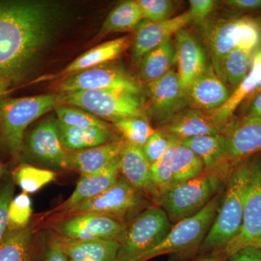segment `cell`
Masks as SVG:
<instances>
[{"label": "cell", "instance_id": "83f0119b", "mask_svg": "<svg viewBox=\"0 0 261 261\" xmlns=\"http://www.w3.org/2000/svg\"><path fill=\"white\" fill-rule=\"evenodd\" d=\"M143 19V13L138 2L133 0L121 2L108 15L98 37H104L111 33L135 31Z\"/></svg>", "mask_w": 261, "mask_h": 261}, {"label": "cell", "instance_id": "8d00e7d4", "mask_svg": "<svg viewBox=\"0 0 261 261\" xmlns=\"http://www.w3.org/2000/svg\"><path fill=\"white\" fill-rule=\"evenodd\" d=\"M32 215V200L28 194L23 192L13 197L9 207L8 231L27 227Z\"/></svg>", "mask_w": 261, "mask_h": 261}, {"label": "cell", "instance_id": "d6986e66", "mask_svg": "<svg viewBox=\"0 0 261 261\" xmlns=\"http://www.w3.org/2000/svg\"><path fill=\"white\" fill-rule=\"evenodd\" d=\"M120 173L119 154L100 172L82 176L71 195L53 212L64 214L79 204L94 198L113 187L120 178Z\"/></svg>", "mask_w": 261, "mask_h": 261}, {"label": "cell", "instance_id": "e575fe53", "mask_svg": "<svg viewBox=\"0 0 261 261\" xmlns=\"http://www.w3.org/2000/svg\"><path fill=\"white\" fill-rule=\"evenodd\" d=\"M114 126L126 139L128 143L140 147L145 145L156 132L142 116L121 120L114 123Z\"/></svg>", "mask_w": 261, "mask_h": 261}, {"label": "cell", "instance_id": "9c48e42d", "mask_svg": "<svg viewBox=\"0 0 261 261\" xmlns=\"http://www.w3.org/2000/svg\"><path fill=\"white\" fill-rule=\"evenodd\" d=\"M143 200L140 192L128 183L124 178L106 192L93 199L79 204L64 214H99L110 216L123 221L126 216L135 212L142 206Z\"/></svg>", "mask_w": 261, "mask_h": 261}, {"label": "cell", "instance_id": "d6a6232c", "mask_svg": "<svg viewBox=\"0 0 261 261\" xmlns=\"http://www.w3.org/2000/svg\"><path fill=\"white\" fill-rule=\"evenodd\" d=\"M253 53L238 48L228 53L223 64L225 83L227 82L236 88L245 80L251 68Z\"/></svg>", "mask_w": 261, "mask_h": 261}, {"label": "cell", "instance_id": "f35d334b", "mask_svg": "<svg viewBox=\"0 0 261 261\" xmlns=\"http://www.w3.org/2000/svg\"><path fill=\"white\" fill-rule=\"evenodd\" d=\"M13 177L7 176L0 187V245L4 241L9 226V207L14 194Z\"/></svg>", "mask_w": 261, "mask_h": 261}, {"label": "cell", "instance_id": "c3c4849f", "mask_svg": "<svg viewBox=\"0 0 261 261\" xmlns=\"http://www.w3.org/2000/svg\"><path fill=\"white\" fill-rule=\"evenodd\" d=\"M255 22H256L257 27H258L259 30H260V34H261V15L258 17L256 19V20H255Z\"/></svg>", "mask_w": 261, "mask_h": 261}, {"label": "cell", "instance_id": "d4e9b609", "mask_svg": "<svg viewBox=\"0 0 261 261\" xmlns=\"http://www.w3.org/2000/svg\"><path fill=\"white\" fill-rule=\"evenodd\" d=\"M130 42L129 37L124 36L99 44L77 58L61 72V75L63 77L67 76L112 61L126 50L129 47Z\"/></svg>", "mask_w": 261, "mask_h": 261}, {"label": "cell", "instance_id": "52a82bcc", "mask_svg": "<svg viewBox=\"0 0 261 261\" xmlns=\"http://www.w3.org/2000/svg\"><path fill=\"white\" fill-rule=\"evenodd\" d=\"M172 226L162 207L152 206L134 219L121 241L115 261L135 260L159 245Z\"/></svg>", "mask_w": 261, "mask_h": 261}, {"label": "cell", "instance_id": "8992f818", "mask_svg": "<svg viewBox=\"0 0 261 261\" xmlns=\"http://www.w3.org/2000/svg\"><path fill=\"white\" fill-rule=\"evenodd\" d=\"M224 192L221 190L197 214L175 224L159 245L130 261H145L159 255L181 252L200 245L214 222Z\"/></svg>", "mask_w": 261, "mask_h": 261}, {"label": "cell", "instance_id": "277c9868", "mask_svg": "<svg viewBox=\"0 0 261 261\" xmlns=\"http://www.w3.org/2000/svg\"><path fill=\"white\" fill-rule=\"evenodd\" d=\"M65 104L64 93L8 99L0 102V134L10 153L18 157L29 125Z\"/></svg>", "mask_w": 261, "mask_h": 261}, {"label": "cell", "instance_id": "484cf974", "mask_svg": "<svg viewBox=\"0 0 261 261\" xmlns=\"http://www.w3.org/2000/svg\"><path fill=\"white\" fill-rule=\"evenodd\" d=\"M175 63L176 48L171 38L142 57L138 64L141 78L148 83L159 80L172 70Z\"/></svg>", "mask_w": 261, "mask_h": 261}, {"label": "cell", "instance_id": "603a6c76", "mask_svg": "<svg viewBox=\"0 0 261 261\" xmlns=\"http://www.w3.org/2000/svg\"><path fill=\"white\" fill-rule=\"evenodd\" d=\"M125 143L114 141L106 145L69 152L67 168L78 171L82 176L100 172L121 154Z\"/></svg>", "mask_w": 261, "mask_h": 261}, {"label": "cell", "instance_id": "ab89813d", "mask_svg": "<svg viewBox=\"0 0 261 261\" xmlns=\"http://www.w3.org/2000/svg\"><path fill=\"white\" fill-rule=\"evenodd\" d=\"M260 40V30L255 20L249 18H240V37L236 48L254 53Z\"/></svg>", "mask_w": 261, "mask_h": 261}, {"label": "cell", "instance_id": "4316f807", "mask_svg": "<svg viewBox=\"0 0 261 261\" xmlns=\"http://www.w3.org/2000/svg\"><path fill=\"white\" fill-rule=\"evenodd\" d=\"M58 129L62 145L67 151L70 152L91 148L114 142L110 129L68 126L59 121Z\"/></svg>", "mask_w": 261, "mask_h": 261}, {"label": "cell", "instance_id": "30bf717a", "mask_svg": "<svg viewBox=\"0 0 261 261\" xmlns=\"http://www.w3.org/2000/svg\"><path fill=\"white\" fill-rule=\"evenodd\" d=\"M250 246L261 247V155L253 159L241 228L238 235L220 252L223 256L229 257Z\"/></svg>", "mask_w": 261, "mask_h": 261}, {"label": "cell", "instance_id": "6da1fadb", "mask_svg": "<svg viewBox=\"0 0 261 261\" xmlns=\"http://www.w3.org/2000/svg\"><path fill=\"white\" fill-rule=\"evenodd\" d=\"M55 15L47 2H0V79H21L47 44Z\"/></svg>", "mask_w": 261, "mask_h": 261}, {"label": "cell", "instance_id": "ffe728a7", "mask_svg": "<svg viewBox=\"0 0 261 261\" xmlns=\"http://www.w3.org/2000/svg\"><path fill=\"white\" fill-rule=\"evenodd\" d=\"M120 172L136 190L159 201V192L151 176V164L142 147L126 142L120 154Z\"/></svg>", "mask_w": 261, "mask_h": 261}, {"label": "cell", "instance_id": "9a60e30c", "mask_svg": "<svg viewBox=\"0 0 261 261\" xmlns=\"http://www.w3.org/2000/svg\"><path fill=\"white\" fill-rule=\"evenodd\" d=\"M147 87L154 115L165 123L181 112L188 102L178 73L173 69L159 80L149 82Z\"/></svg>", "mask_w": 261, "mask_h": 261}, {"label": "cell", "instance_id": "7bdbcfd3", "mask_svg": "<svg viewBox=\"0 0 261 261\" xmlns=\"http://www.w3.org/2000/svg\"><path fill=\"white\" fill-rule=\"evenodd\" d=\"M225 5L231 9L242 12H255L261 10V0H226Z\"/></svg>", "mask_w": 261, "mask_h": 261}, {"label": "cell", "instance_id": "ac0fdd59", "mask_svg": "<svg viewBox=\"0 0 261 261\" xmlns=\"http://www.w3.org/2000/svg\"><path fill=\"white\" fill-rule=\"evenodd\" d=\"M186 94L193 108L207 113L221 108L231 95L225 82L216 74L211 64L192 82Z\"/></svg>", "mask_w": 261, "mask_h": 261}, {"label": "cell", "instance_id": "3957f363", "mask_svg": "<svg viewBox=\"0 0 261 261\" xmlns=\"http://www.w3.org/2000/svg\"><path fill=\"white\" fill-rule=\"evenodd\" d=\"M231 173L222 167L205 171L197 177L171 185L161 194L158 202L170 221L176 224L202 210L223 190Z\"/></svg>", "mask_w": 261, "mask_h": 261}, {"label": "cell", "instance_id": "836d02e7", "mask_svg": "<svg viewBox=\"0 0 261 261\" xmlns=\"http://www.w3.org/2000/svg\"><path fill=\"white\" fill-rule=\"evenodd\" d=\"M170 136V135H169ZM181 140L171 136V142L162 157L151 165V176L156 190L161 196L166 189L171 186L172 179L173 161L176 148Z\"/></svg>", "mask_w": 261, "mask_h": 261}, {"label": "cell", "instance_id": "f6af8a7d", "mask_svg": "<svg viewBox=\"0 0 261 261\" xmlns=\"http://www.w3.org/2000/svg\"><path fill=\"white\" fill-rule=\"evenodd\" d=\"M43 261H68L66 255L63 253L57 244L53 242L46 251Z\"/></svg>", "mask_w": 261, "mask_h": 261}, {"label": "cell", "instance_id": "1f68e13d", "mask_svg": "<svg viewBox=\"0 0 261 261\" xmlns=\"http://www.w3.org/2000/svg\"><path fill=\"white\" fill-rule=\"evenodd\" d=\"M13 181L24 193H35L54 181L56 173L50 170L34 167L30 165H21L15 170Z\"/></svg>", "mask_w": 261, "mask_h": 261}, {"label": "cell", "instance_id": "681fc988", "mask_svg": "<svg viewBox=\"0 0 261 261\" xmlns=\"http://www.w3.org/2000/svg\"><path fill=\"white\" fill-rule=\"evenodd\" d=\"M3 173H4V168H3V163L0 161V178L3 176Z\"/></svg>", "mask_w": 261, "mask_h": 261}, {"label": "cell", "instance_id": "4dcf8cb0", "mask_svg": "<svg viewBox=\"0 0 261 261\" xmlns=\"http://www.w3.org/2000/svg\"><path fill=\"white\" fill-rule=\"evenodd\" d=\"M205 171V166L200 158L180 142L173 161L171 186L197 177Z\"/></svg>", "mask_w": 261, "mask_h": 261}, {"label": "cell", "instance_id": "f546056e", "mask_svg": "<svg viewBox=\"0 0 261 261\" xmlns=\"http://www.w3.org/2000/svg\"><path fill=\"white\" fill-rule=\"evenodd\" d=\"M32 228L8 231L0 245V261H31L34 246Z\"/></svg>", "mask_w": 261, "mask_h": 261}, {"label": "cell", "instance_id": "7a4b0ae2", "mask_svg": "<svg viewBox=\"0 0 261 261\" xmlns=\"http://www.w3.org/2000/svg\"><path fill=\"white\" fill-rule=\"evenodd\" d=\"M252 166L253 159L245 160L230 173L214 222L201 243V251L220 252L238 235L243 222Z\"/></svg>", "mask_w": 261, "mask_h": 261}, {"label": "cell", "instance_id": "7dc6e473", "mask_svg": "<svg viewBox=\"0 0 261 261\" xmlns=\"http://www.w3.org/2000/svg\"><path fill=\"white\" fill-rule=\"evenodd\" d=\"M10 85H11V82L9 81L0 79V97L8 92Z\"/></svg>", "mask_w": 261, "mask_h": 261}, {"label": "cell", "instance_id": "bcb514c9", "mask_svg": "<svg viewBox=\"0 0 261 261\" xmlns=\"http://www.w3.org/2000/svg\"><path fill=\"white\" fill-rule=\"evenodd\" d=\"M245 118H261V90L252 98Z\"/></svg>", "mask_w": 261, "mask_h": 261}, {"label": "cell", "instance_id": "5bb4252c", "mask_svg": "<svg viewBox=\"0 0 261 261\" xmlns=\"http://www.w3.org/2000/svg\"><path fill=\"white\" fill-rule=\"evenodd\" d=\"M28 148L33 157L41 163L51 167L67 168L69 152L62 145L58 121L54 116L41 122L31 132Z\"/></svg>", "mask_w": 261, "mask_h": 261}, {"label": "cell", "instance_id": "ba28073f", "mask_svg": "<svg viewBox=\"0 0 261 261\" xmlns=\"http://www.w3.org/2000/svg\"><path fill=\"white\" fill-rule=\"evenodd\" d=\"M61 93L85 90H114L140 94L141 86L121 67L105 64L63 77L58 84Z\"/></svg>", "mask_w": 261, "mask_h": 261}, {"label": "cell", "instance_id": "2e32d148", "mask_svg": "<svg viewBox=\"0 0 261 261\" xmlns=\"http://www.w3.org/2000/svg\"><path fill=\"white\" fill-rule=\"evenodd\" d=\"M240 27V18L219 19L206 23L202 31L211 64L224 82L223 64L228 53L238 46Z\"/></svg>", "mask_w": 261, "mask_h": 261}, {"label": "cell", "instance_id": "44dd1931", "mask_svg": "<svg viewBox=\"0 0 261 261\" xmlns=\"http://www.w3.org/2000/svg\"><path fill=\"white\" fill-rule=\"evenodd\" d=\"M223 128L211 118L210 114L192 108L177 113L166 122L163 132L180 140L198 136L223 134Z\"/></svg>", "mask_w": 261, "mask_h": 261}, {"label": "cell", "instance_id": "5b68a950", "mask_svg": "<svg viewBox=\"0 0 261 261\" xmlns=\"http://www.w3.org/2000/svg\"><path fill=\"white\" fill-rule=\"evenodd\" d=\"M65 104L82 108L98 118L113 123L141 117L143 102L140 94L114 90L76 91L64 93Z\"/></svg>", "mask_w": 261, "mask_h": 261}, {"label": "cell", "instance_id": "f907efd6", "mask_svg": "<svg viewBox=\"0 0 261 261\" xmlns=\"http://www.w3.org/2000/svg\"><path fill=\"white\" fill-rule=\"evenodd\" d=\"M201 261H221V260H219V259H216V258H206V259H204V260H202Z\"/></svg>", "mask_w": 261, "mask_h": 261}, {"label": "cell", "instance_id": "cb8c5ba5", "mask_svg": "<svg viewBox=\"0 0 261 261\" xmlns=\"http://www.w3.org/2000/svg\"><path fill=\"white\" fill-rule=\"evenodd\" d=\"M54 242L68 261H115L121 246L118 240L71 241L62 238Z\"/></svg>", "mask_w": 261, "mask_h": 261}, {"label": "cell", "instance_id": "74e56055", "mask_svg": "<svg viewBox=\"0 0 261 261\" xmlns=\"http://www.w3.org/2000/svg\"><path fill=\"white\" fill-rule=\"evenodd\" d=\"M144 18L153 22H162L172 18L173 3L170 0H138Z\"/></svg>", "mask_w": 261, "mask_h": 261}, {"label": "cell", "instance_id": "60d3db41", "mask_svg": "<svg viewBox=\"0 0 261 261\" xmlns=\"http://www.w3.org/2000/svg\"><path fill=\"white\" fill-rule=\"evenodd\" d=\"M171 142V136L163 130H157L147 140L142 148L151 165L159 161L167 150Z\"/></svg>", "mask_w": 261, "mask_h": 261}, {"label": "cell", "instance_id": "f1b7e54d", "mask_svg": "<svg viewBox=\"0 0 261 261\" xmlns=\"http://www.w3.org/2000/svg\"><path fill=\"white\" fill-rule=\"evenodd\" d=\"M181 145L188 147L197 154L203 163L205 171L219 167L222 163L225 154V136H198L181 141Z\"/></svg>", "mask_w": 261, "mask_h": 261}, {"label": "cell", "instance_id": "8fae6325", "mask_svg": "<svg viewBox=\"0 0 261 261\" xmlns=\"http://www.w3.org/2000/svg\"><path fill=\"white\" fill-rule=\"evenodd\" d=\"M127 228L120 220L93 214L70 216L55 225V229L62 238L71 241L107 240L121 243Z\"/></svg>", "mask_w": 261, "mask_h": 261}, {"label": "cell", "instance_id": "e0dca14e", "mask_svg": "<svg viewBox=\"0 0 261 261\" xmlns=\"http://www.w3.org/2000/svg\"><path fill=\"white\" fill-rule=\"evenodd\" d=\"M176 63L182 88L185 92L192 82L206 70L207 57L200 43L184 29L175 34Z\"/></svg>", "mask_w": 261, "mask_h": 261}, {"label": "cell", "instance_id": "7402d4cb", "mask_svg": "<svg viewBox=\"0 0 261 261\" xmlns=\"http://www.w3.org/2000/svg\"><path fill=\"white\" fill-rule=\"evenodd\" d=\"M261 90V49L253 53L251 68L241 82L221 108L209 113L211 118L223 128L239 106L247 99H252Z\"/></svg>", "mask_w": 261, "mask_h": 261}, {"label": "cell", "instance_id": "4fadbf2b", "mask_svg": "<svg viewBox=\"0 0 261 261\" xmlns=\"http://www.w3.org/2000/svg\"><path fill=\"white\" fill-rule=\"evenodd\" d=\"M192 22V18L188 10L165 21L153 22L145 18L141 20L135 29L132 44L134 62L138 65L146 53L172 38Z\"/></svg>", "mask_w": 261, "mask_h": 261}, {"label": "cell", "instance_id": "7c38bea8", "mask_svg": "<svg viewBox=\"0 0 261 261\" xmlns=\"http://www.w3.org/2000/svg\"><path fill=\"white\" fill-rule=\"evenodd\" d=\"M225 154L220 166L232 171L261 151V118H244L225 130Z\"/></svg>", "mask_w": 261, "mask_h": 261}, {"label": "cell", "instance_id": "b9f144b4", "mask_svg": "<svg viewBox=\"0 0 261 261\" xmlns=\"http://www.w3.org/2000/svg\"><path fill=\"white\" fill-rule=\"evenodd\" d=\"M216 2L214 0H190L189 1L190 9L188 11L191 15L192 22L203 23L206 19L214 11Z\"/></svg>", "mask_w": 261, "mask_h": 261}, {"label": "cell", "instance_id": "d590c367", "mask_svg": "<svg viewBox=\"0 0 261 261\" xmlns=\"http://www.w3.org/2000/svg\"><path fill=\"white\" fill-rule=\"evenodd\" d=\"M58 121L68 126L78 128H99L109 129L106 122L84 110L69 106H60L56 109Z\"/></svg>", "mask_w": 261, "mask_h": 261}, {"label": "cell", "instance_id": "ee69618b", "mask_svg": "<svg viewBox=\"0 0 261 261\" xmlns=\"http://www.w3.org/2000/svg\"><path fill=\"white\" fill-rule=\"evenodd\" d=\"M228 258L231 261H261V247H245Z\"/></svg>", "mask_w": 261, "mask_h": 261}]
</instances>
